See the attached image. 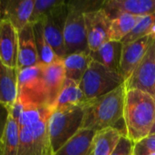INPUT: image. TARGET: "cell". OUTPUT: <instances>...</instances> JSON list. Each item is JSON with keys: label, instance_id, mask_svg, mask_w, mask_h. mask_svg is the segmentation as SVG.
Listing matches in <instances>:
<instances>
[{"label": "cell", "instance_id": "cell-13", "mask_svg": "<svg viewBox=\"0 0 155 155\" xmlns=\"http://www.w3.org/2000/svg\"><path fill=\"white\" fill-rule=\"evenodd\" d=\"M102 8L111 19L123 14L146 16L155 13V0H108Z\"/></svg>", "mask_w": 155, "mask_h": 155}, {"label": "cell", "instance_id": "cell-19", "mask_svg": "<svg viewBox=\"0 0 155 155\" xmlns=\"http://www.w3.org/2000/svg\"><path fill=\"white\" fill-rule=\"evenodd\" d=\"M17 68L5 65L0 59V102L9 109L17 98Z\"/></svg>", "mask_w": 155, "mask_h": 155}, {"label": "cell", "instance_id": "cell-11", "mask_svg": "<svg viewBox=\"0 0 155 155\" xmlns=\"http://www.w3.org/2000/svg\"><path fill=\"white\" fill-rule=\"evenodd\" d=\"M84 23L90 52L96 51L104 44L110 41L112 19L103 8L84 13Z\"/></svg>", "mask_w": 155, "mask_h": 155}, {"label": "cell", "instance_id": "cell-9", "mask_svg": "<svg viewBox=\"0 0 155 155\" xmlns=\"http://www.w3.org/2000/svg\"><path fill=\"white\" fill-rule=\"evenodd\" d=\"M126 90H141L155 97V39L131 77L124 83Z\"/></svg>", "mask_w": 155, "mask_h": 155}, {"label": "cell", "instance_id": "cell-34", "mask_svg": "<svg viewBox=\"0 0 155 155\" xmlns=\"http://www.w3.org/2000/svg\"><path fill=\"white\" fill-rule=\"evenodd\" d=\"M149 155H155V153H151V154H149Z\"/></svg>", "mask_w": 155, "mask_h": 155}, {"label": "cell", "instance_id": "cell-21", "mask_svg": "<svg viewBox=\"0 0 155 155\" xmlns=\"http://www.w3.org/2000/svg\"><path fill=\"white\" fill-rule=\"evenodd\" d=\"M88 102L80 87V84L73 80L65 79L61 93L57 98L54 110L71 108L85 105Z\"/></svg>", "mask_w": 155, "mask_h": 155}, {"label": "cell", "instance_id": "cell-10", "mask_svg": "<svg viewBox=\"0 0 155 155\" xmlns=\"http://www.w3.org/2000/svg\"><path fill=\"white\" fill-rule=\"evenodd\" d=\"M43 69L44 65L39 64L18 71L16 99L24 105L42 106L40 104V87Z\"/></svg>", "mask_w": 155, "mask_h": 155}, {"label": "cell", "instance_id": "cell-14", "mask_svg": "<svg viewBox=\"0 0 155 155\" xmlns=\"http://www.w3.org/2000/svg\"><path fill=\"white\" fill-rule=\"evenodd\" d=\"M35 0H6L0 1V19L9 21L17 30H22L32 15Z\"/></svg>", "mask_w": 155, "mask_h": 155}, {"label": "cell", "instance_id": "cell-27", "mask_svg": "<svg viewBox=\"0 0 155 155\" xmlns=\"http://www.w3.org/2000/svg\"><path fill=\"white\" fill-rule=\"evenodd\" d=\"M146 35L155 39V13L143 16L136 27L121 42L123 45H126Z\"/></svg>", "mask_w": 155, "mask_h": 155}, {"label": "cell", "instance_id": "cell-7", "mask_svg": "<svg viewBox=\"0 0 155 155\" xmlns=\"http://www.w3.org/2000/svg\"><path fill=\"white\" fill-rule=\"evenodd\" d=\"M68 14L67 2L54 9L40 23L45 40L60 59L65 57L64 31Z\"/></svg>", "mask_w": 155, "mask_h": 155}, {"label": "cell", "instance_id": "cell-5", "mask_svg": "<svg viewBox=\"0 0 155 155\" xmlns=\"http://www.w3.org/2000/svg\"><path fill=\"white\" fill-rule=\"evenodd\" d=\"M124 83L119 73L92 61L79 84L86 101L90 102L113 92Z\"/></svg>", "mask_w": 155, "mask_h": 155}, {"label": "cell", "instance_id": "cell-17", "mask_svg": "<svg viewBox=\"0 0 155 155\" xmlns=\"http://www.w3.org/2000/svg\"><path fill=\"white\" fill-rule=\"evenodd\" d=\"M96 132L82 128L54 155H93V142Z\"/></svg>", "mask_w": 155, "mask_h": 155}, {"label": "cell", "instance_id": "cell-6", "mask_svg": "<svg viewBox=\"0 0 155 155\" xmlns=\"http://www.w3.org/2000/svg\"><path fill=\"white\" fill-rule=\"evenodd\" d=\"M48 119L20 129L17 155H54L47 131Z\"/></svg>", "mask_w": 155, "mask_h": 155}, {"label": "cell", "instance_id": "cell-8", "mask_svg": "<svg viewBox=\"0 0 155 155\" xmlns=\"http://www.w3.org/2000/svg\"><path fill=\"white\" fill-rule=\"evenodd\" d=\"M65 79L63 60L49 65H44L40 87V104L42 106L48 107L54 111Z\"/></svg>", "mask_w": 155, "mask_h": 155}, {"label": "cell", "instance_id": "cell-16", "mask_svg": "<svg viewBox=\"0 0 155 155\" xmlns=\"http://www.w3.org/2000/svg\"><path fill=\"white\" fill-rule=\"evenodd\" d=\"M39 64L38 54L34 35L33 24L26 25L18 31V54L17 70Z\"/></svg>", "mask_w": 155, "mask_h": 155}, {"label": "cell", "instance_id": "cell-33", "mask_svg": "<svg viewBox=\"0 0 155 155\" xmlns=\"http://www.w3.org/2000/svg\"><path fill=\"white\" fill-rule=\"evenodd\" d=\"M151 134H155V119L154 123H153V128H152V131H151Z\"/></svg>", "mask_w": 155, "mask_h": 155}, {"label": "cell", "instance_id": "cell-22", "mask_svg": "<svg viewBox=\"0 0 155 155\" xmlns=\"http://www.w3.org/2000/svg\"><path fill=\"white\" fill-rule=\"evenodd\" d=\"M123 135V132L114 127L96 132L93 142V155H111Z\"/></svg>", "mask_w": 155, "mask_h": 155}, {"label": "cell", "instance_id": "cell-4", "mask_svg": "<svg viewBox=\"0 0 155 155\" xmlns=\"http://www.w3.org/2000/svg\"><path fill=\"white\" fill-rule=\"evenodd\" d=\"M86 104L53 111L47 121V131L54 153L82 129Z\"/></svg>", "mask_w": 155, "mask_h": 155}, {"label": "cell", "instance_id": "cell-23", "mask_svg": "<svg viewBox=\"0 0 155 155\" xmlns=\"http://www.w3.org/2000/svg\"><path fill=\"white\" fill-rule=\"evenodd\" d=\"M143 16L123 14L112 19L110 28V41L121 42L139 24Z\"/></svg>", "mask_w": 155, "mask_h": 155}, {"label": "cell", "instance_id": "cell-30", "mask_svg": "<svg viewBox=\"0 0 155 155\" xmlns=\"http://www.w3.org/2000/svg\"><path fill=\"white\" fill-rule=\"evenodd\" d=\"M134 143L129 138L123 135L111 155H134Z\"/></svg>", "mask_w": 155, "mask_h": 155}, {"label": "cell", "instance_id": "cell-26", "mask_svg": "<svg viewBox=\"0 0 155 155\" xmlns=\"http://www.w3.org/2000/svg\"><path fill=\"white\" fill-rule=\"evenodd\" d=\"M53 113V110L39 105H25L23 112L18 120L19 128H24L27 126L34 125L42 120L48 119Z\"/></svg>", "mask_w": 155, "mask_h": 155}, {"label": "cell", "instance_id": "cell-31", "mask_svg": "<svg viewBox=\"0 0 155 155\" xmlns=\"http://www.w3.org/2000/svg\"><path fill=\"white\" fill-rule=\"evenodd\" d=\"M10 117V109L0 102V141L5 130L6 124Z\"/></svg>", "mask_w": 155, "mask_h": 155}, {"label": "cell", "instance_id": "cell-12", "mask_svg": "<svg viewBox=\"0 0 155 155\" xmlns=\"http://www.w3.org/2000/svg\"><path fill=\"white\" fill-rule=\"evenodd\" d=\"M153 40L154 38L146 35L124 45L120 62V74L125 82L137 68Z\"/></svg>", "mask_w": 155, "mask_h": 155}, {"label": "cell", "instance_id": "cell-3", "mask_svg": "<svg viewBox=\"0 0 155 155\" xmlns=\"http://www.w3.org/2000/svg\"><path fill=\"white\" fill-rule=\"evenodd\" d=\"M104 1H68L64 40L65 56L74 53L89 52L84 13L102 8Z\"/></svg>", "mask_w": 155, "mask_h": 155}, {"label": "cell", "instance_id": "cell-29", "mask_svg": "<svg viewBox=\"0 0 155 155\" xmlns=\"http://www.w3.org/2000/svg\"><path fill=\"white\" fill-rule=\"evenodd\" d=\"M153 153H155V134H149L134 144V155H149Z\"/></svg>", "mask_w": 155, "mask_h": 155}, {"label": "cell", "instance_id": "cell-15", "mask_svg": "<svg viewBox=\"0 0 155 155\" xmlns=\"http://www.w3.org/2000/svg\"><path fill=\"white\" fill-rule=\"evenodd\" d=\"M18 31L13 25L0 19V59L7 66L17 68Z\"/></svg>", "mask_w": 155, "mask_h": 155}, {"label": "cell", "instance_id": "cell-20", "mask_svg": "<svg viewBox=\"0 0 155 155\" xmlns=\"http://www.w3.org/2000/svg\"><path fill=\"white\" fill-rule=\"evenodd\" d=\"M92 61L90 51L74 53L66 55L63 59L65 77L80 84Z\"/></svg>", "mask_w": 155, "mask_h": 155}, {"label": "cell", "instance_id": "cell-24", "mask_svg": "<svg viewBox=\"0 0 155 155\" xmlns=\"http://www.w3.org/2000/svg\"><path fill=\"white\" fill-rule=\"evenodd\" d=\"M20 128L18 123L9 117L5 130L0 141V155H17Z\"/></svg>", "mask_w": 155, "mask_h": 155}, {"label": "cell", "instance_id": "cell-2", "mask_svg": "<svg viewBox=\"0 0 155 155\" xmlns=\"http://www.w3.org/2000/svg\"><path fill=\"white\" fill-rule=\"evenodd\" d=\"M125 94L126 87L124 84L113 92L88 102L82 128L94 132L116 128V124L124 121Z\"/></svg>", "mask_w": 155, "mask_h": 155}, {"label": "cell", "instance_id": "cell-25", "mask_svg": "<svg viewBox=\"0 0 155 155\" xmlns=\"http://www.w3.org/2000/svg\"><path fill=\"white\" fill-rule=\"evenodd\" d=\"M33 27H34V35H35V45L38 54L39 64L43 65H49L59 60H62L56 55L53 48L49 45V44L45 40L43 32L42 24L41 23L34 24Z\"/></svg>", "mask_w": 155, "mask_h": 155}, {"label": "cell", "instance_id": "cell-18", "mask_svg": "<svg viewBox=\"0 0 155 155\" xmlns=\"http://www.w3.org/2000/svg\"><path fill=\"white\" fill-rule=\"evenodd\" d=\"M124 45L118 41H108L96 51L90 52L93 61L120 74V62Z\"/></svg>", "mask_w": 155, "mask_h": 155}, {"label": "cell", "instance_id": "cell-32", "mask_svg": "<svg viewBox=\"0 0 155 155\" xmlns=\"http://www.w3.org/2000/svg\"><path fill=\"white\" fill-rule=\"evenodd\" d=\"M25 105L19 101V100H15V104H13V106L10 108V117L13 118L15 122L18 123V120L20 118V115L23 112Z\"/></svg>", "mask_w": 155, "mask_h": 155}, {"label": "cell", "instance_id": "cell-28", "mask_svg": "<svg viewBox=\"0 0 155 155\" xmlns=\"http://www.w3.org/2000/svg\"><path fill=\"white\" fill-rule=\"evenodd\" d=\"M64 0H35L32 15L29 20L30 24L40 23L54 9L64 4Z\"/></svg>", "mask_w": 155, "mask_h": 155}, {"label": "cell", "instance_id": "cell-1", "mask_svg": "<svg viewBox=\"0 0 155 155\" xmlns=\"http://www.w3.org/2000/svg\"><path fill=\"white\" fill-rule=\"evenodd\" d=\"M155 119V97L141 90H126L124 106L125 136L134 143L147 137Z\"/></svg>", "mask_w": 155, "mask_h": 155}]
</instances>
